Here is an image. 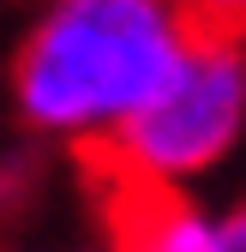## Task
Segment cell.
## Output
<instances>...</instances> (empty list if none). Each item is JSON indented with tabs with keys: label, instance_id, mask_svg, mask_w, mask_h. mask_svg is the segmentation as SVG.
Instances as JSON below:
<instances>
[{
	"label": "cell",
	"instance_id": "cell-1",
	"mask_svg": "<svg viewBox=\"0 0 246 252\" xmlns=\"http://www.w3.org/2000/svg\"><path fill=\"white\" fill-rule=\"evenodd\" d=\"M180 54L186 30L174 0H54L18 54L12 96L42 132H90L144 108Z\"/></svg>",
	"mask_w": 246,
	"mask_h": 252
},
{
	"label": "cell",
	"instance_id": "cell-2",
	"mask_svg": "<svg viewBox=\"0 0 246 252\" xmlns=\"http://www.w3.org/2000/svg\"><path fill=\"white\" fill-rule=\"evenodd\" d=\"M246 126V54L240 42H186L174 78L114 120V162L150 180H180L222 162Z\"/></svg>",
	"mask_w": 246,
	"mask_h": 252
},
{
	"label": "cell",
	"instance_id": "cell-3",
	"mask_svg": "<svg viewBox=\"0 0 246 252\" xmlns=\"http://www.w3.org/2000/svg\"><path fill=\"white\" fill-rule=\"evenodd\" d=\"M186 42H246V0H174Z\"/></svg>",
	"mask_w": 246,
	"mask_h": 252
},
{
	"label": "cell",
	"instance_id": "cell-4",
	"mask_svg": "<svg viewBox=\"0 0 246 252\" xmlns=\"http://www.w3.org/2000/svg\"><path fill=\"white\" fill-rule=\"evenodd\" d=\"M114 246H120V252H162L156 240H150L144 228H132V222H114Z\"/></svg>",
	"mask_w": 246,
	"mask_h": 252
},
{
	"label": "cell",
	"instance_id": "cell-5",
	"mask_svg": "<svg viewBox=\"0 0 246 252\" xmlns=\"http://www.w3.org/2000/svg\"><path fill=\"white\" fill-rule=\"evenodd\" d=\"M216 234H222V252H246V210H234L228 222H216Z\"/></svg>",
	"mask_w": 246,
	"mask_h": 252
}]
</instances>
